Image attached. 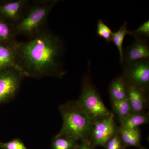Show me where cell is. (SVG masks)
Masks as SVG:
<instances>
[{"instance_id":"19","label":"cell","mask_w":149,"mask_h":149,"mask_svg":"<svg viewBox=\"0 0 149 149\" xmlns=\"http://www.w3.org/2000/svg\"><path fill=\"white\" fill-rule=\"evenodd\" d=\"M96 32L97 35L104 39L107 43L111 42L113 32L102 19H99L98 21Z\"/></svg>"},{"instance_id":"15","label":"cell","mask_w":149,"mask_h":149,"mask_svg":"<svg viewBox=\"0 0 149 149\" xmlns=\"http://www.w3.org/2000/svg\"><path fill=\"white\" fill-rule=\"evenodd\" d=\"M127 35H132V33L129 31L127 28V22H124L122 24L120 29L116 32H113L111 42H113L116 47L117 48L118 50L120 55V63L122 60L123 56V43L124 40L125 36Z\"/></svg>"},{"instance_id":"11","label":"cell","mask_w":149,"mask_h":149,"mask_svg":"<svg viewBox=\"0 0 149 149\" xmlns=\"http://www.w3.org/2000/svg\"><path fill=\"white\" fill-rule=\"evenodd\" d=\"M127 92L132 112H144L148 107V93L130 85H127Z\"/></svg>"},{"instance_id":"17","label":"cell","mask_w":149,"mask_h":149,"mask_svg":"<svg viewBox=\"0 0 149 149\" xmlns=\"http://www.w3.org/2000/svg\"><path fill=\"white\" fill-rule=\"evenodd\" d=\"M111 104L113 109L117 115L120 123L132 113L127 98L122 100L111 101Z\"/></svg>"},{"instance_id":"4","label":"cell","mask_w":149,"mask_h":149,"mask_svg":"<svg viewBox=\"0 0 149 149\" xmlns=\"http://www.w3.org/2000/svg\"><path fill=\"white\" fill-rule=\"evenodd\" d=\"M90 69L91 62H89L88 73L83 78L82 92L76 102L80 108L95 121L108 117L111 113L106 107L98 92L92 83Z\"/></svg>"},{"instance_id":"7","label":"cell","mask_w":149,"mask_h":149,"mask_svg":"<svg viewBox=\"0 0 149 149\" xmlns=\"http://www.w3.org/2000/svg\"><path fill=\"white\" fill-rule=\"evenodd\" d=\"M114 118L111 113L108 117L94 121L91 138L92 146L105 147L108 141L118 133Z\"/></svg>"},{"instance_id":"18","label":"cell","mask_w":149,"mask_h":149,"mask_svg":"<svg viewBox=\"0 0 149 149\" xmlns=\"http://www.w3.org/2000/svg\"><path fill=\"white\" fill-rule=\"evenodd\" d=\"M77 141L65 136H55L52 142V149H76Z\"/></svg>"},{"instance_id":"16","label":"cell","mask_w":149,"mask_h":149,"mask_svg":"<svg viewBox=\"0 0 149 149\" xmlns=\"http://www.w3.org/2000/svg\"><path fill=\"white\" fill-rule=\"evenodd\" d=\"M15 36L13 25L0 17V44L14 41Z\"/></svg>"},{"instance_id":"9","label":"cell","mask_w":149,"mask_h":149,"mask_svg":"<svg viewBox=\"0 0 149 149\" xmlns=\"http://www.w3.org/2000/svg\"><path fill=\"white\" fill-rule=\"evenodd\" d=\"M149 58V42L147 38H136L123 52L122 66L138 61Z\"/></svg>"},{"instance_id":"1","label":"cell","mask_w":149,"mask_h":149,"mask_svg":"<svg viewBox=\"0 0 149 149\" xmlns=\"http://www.w3.org/2000/svg\"><path fill=\"white\" fill-rule=\"evenodd\" d=\"M64 45L61 38L44 30L25 42H19L17 63L26 77L62 78Z\"/></svg>"},{"instance_id":"2","label":"cell","mask_w":149,"mask_h":149,"mask_svg":"<svg viewBox=\"0 0 149 149\" xmlns=\"http://www.w3.org/2000/svg\"><path fill=\"white\" fill-rule=\"evenodd\" d=\"M63 123L56 136H65L91 145V133L94 121L80 108L76 101H70L59 106Z\"/></svg>"},{"instance_id":"8","label":"cell","mask_w":149,"mask_h":149,"mask_svg":"<svg viewBox=\"0 0 149 149\" xmlns=\"http://www.w3.org/2000/svg\"><path fill=\"white\" fill-rule=\"evenodd\" d=\"M30 2L27 0H10L0 3V17L14 26L24 15Z\"/></svg>"},{"instance_id":"14","label":"cell","mask_w":149,"mask_h":149,"mask_svg":"<svg viewBox=\"0 0 149 149\" xmlns=\"http://www.w3.org/2000/svg\"><path fill=\"white\" fill-rule=\"evenodd\" d=\"M148 113H132L120 123L119 129H133L149 122Z\"/></svg>"},{"instance_id":"13","label":"cell","mask_w":149,"mask_h":149,"mask_svg":"<svg viewBox=\"0 0 149 149\" xmlns=\"http://www.w3.org/2000/svg\"><path fill=\"white\" fill-rule=\"evenodd\" d=\"M118 134L125 148L129 146L142 148L141 143V130L139 128L133 129H118Z\"/></svg>"},{"instance_id":"22","label":"cell","mask_w":149,"mask_h":149,"mask_svg":"<svg viewBox=\"0 0 149 149\" xmlns=\"http://www.w3.org/2000/svg\"><path fill=\"white\" fill-rule=\"evenodd\" d=\"M105 147L106 149H125L120 139L118 132L108 141Z\"/></svg>"},{"instance_id":"12","label":"cell","mask_w":149,"mask_h":149,"mask_svg":"<svg viewBox=\"0 0 149 149\" xmlns=\"http://www.w3.org/2000/svg\"><path fill=\"white\" fill-rule=\"evenodd\" d=\"M111 101H120L127 98V85L121 75L112 80L109 87Z\"/></svg>"},{"instance_id":"23","label":"cell","mask_w":149,"mask_h":149,"mask_svg":"<svg viewBox=\"0 0 149 149\" xmlns=\"http://www.w3.org/2000/svg\"><path fill=\"white\" fill-rule=\"evenodd\" d=\"M76 149H94V147L90 144L85 143H82L80 145H78Z\"/></svg>"},{"instance_id":"3","label":"cell","mask_w":149,"mask_h":149,"mask_svg":"<svg viewBox=\"0 0 149 149\" xmlns=\"http://www.w3.org/2000/svg\"><path fill=\"white\" fill-rule=\"evenodd\" d=\"M58 0H42L33 2L21 19L14 26L15 35H24L30 39L45 30L48 17Z\"/></svg>"},{"instance_id":"5","label":"cell","mask_w":149,"mask_h":149,"mask_svg":"<svg viewBox=\"0 0 149 149\" xmlns=\"http://www.w3.org/2000/svg\"><path fill=\"white\" fill-rule=\"evenodd\" d=\"M123 68L121 76L126 85L148 93L149 58L133 62L123 66Z\"/></svg>"},{"instance_id":"20","label":"cell","mask_w":149,"mask_h":149,"mask_svg":"<svg viewBox=\"0 0 149 149\" xmlns=\"http://www.w3.org/2000/svg\"><path fill=\"white\" fill-rule=\"evenodd\" d=\"M132 36L136 38H148L149 37V20L143 22L137 29L131 31Z\"/></svg>"},{"instance_id":"24","label":"cell","mask_w":149,"mask_h":149,"mask_svg":"<svg viewBox=\"0 0 149 149\" xmlns=\"http://www.w3.org/2000/svg\"></svg>"},{"instance_id":"6","label":"cell","mask_w":149,"mask_h":149,"mask_svg":"<svg viewBox=\"0 0 149 149\" xmlns=\"http://www.w3.org/2000/svg\"><path fill=\"white\" fill-rule=\"evenodd\" d=\"M26 77L21 70L10 68L0 71V105L13 100Z\"/></svg>"},{"instance_id":"10","label":"cell","mask_w":149,"mask_h":149,"mask_svg":"<svg viewBox=\"0 0 149 149\" xmlns=\"http://www.w3.org/2000/svg\"><path fill=\"white\" fill-rule=\"evenodd\" d=\"M19 43L15 40L10 42L0 44V71L10 68L20 69L17 63Z\"/></svg>"},{"instance_id":"21","label":"cell","mask_w":149,"mask_h":149,"mask_svg":"<svg viewBox=\"0 0 149 149\" xmlns=\"http://www.w3.org/2000/svg\"><path fill=\"white\" fill-rule=\"evenodd\" d=\"M1 149H28L20 139H14L6 143L0 142Z\"/></svg>"}]
</instances>
